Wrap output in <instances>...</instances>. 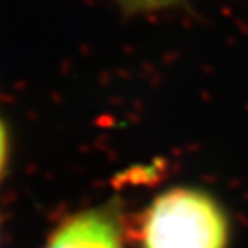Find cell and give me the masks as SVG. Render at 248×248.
<instances>
[{
  "instance_id": "1",
  "label": "cell",
  "mask_w": 248,
  "mask_h": 248,
  "mask_svg": "<svg viewBox=\"0 0 248 248\" xmlns=\"http://www.w3.org/2000/svg\"><path fill=\"white\" fill-rule=\"evenodd\" d=\"M138 248H232L233 224L219 197L199 186L160 191L134 224Z\"/></svg>"
},
{
  "instance_id": "2",
  "label": "cell",
  "mask_w": 248,
  "mask_h": 248,
  "mask_svg": "<svg viewBox=\"0 0 248 248\" xmlns=\"http://www.w3.org/2000/svg\"><path fill=\"white\" fill-rule=\"evenodd\" d=\"M125 232L120 206L108 202L66 215L43 248H125Z\"/></svg>"
},
{
  "instance_id": "3",
  "label": "cell",
  "mask_w": 248,
  "mask_h": 248,
  "mask_svg": "<svg viewBox=\"0 0 248 248\" xmlns=\"http://www.w3.org/2000/svg\"><path fill=\"white\" fill-rule=\"evenodd\" d=\"M9 164V134L4 120L0 118V182L6 177Z\"/></svg>"
},
{
  "instance_id": "4",
  "label": "cell",
  "mask_w": 248,
  "mask_h": 248,
  "mask_svg": "<svg viewBox=\"0 0 248 248\" xmlns=\"http://www.w3.org/2000/svg\"><path fill=\"white\" fill-rule=\"evenodd\" d=\"M136 2H153L155 4V2H164V0H136Z\"/></svg>"
}]
</instances>
